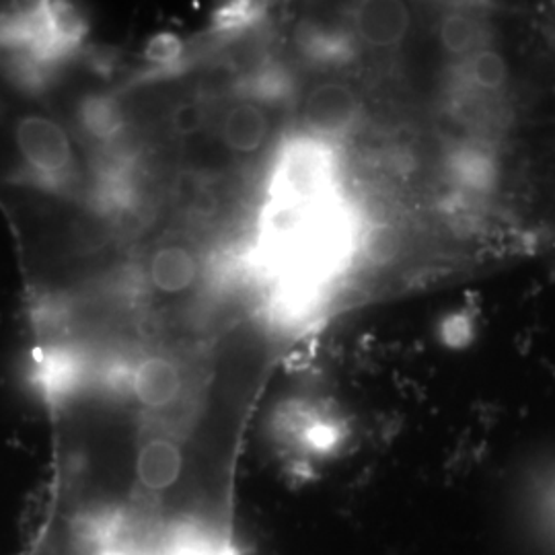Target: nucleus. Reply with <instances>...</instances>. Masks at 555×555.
<instances>
[{
    "instance_id": "obj_1",
    "label": "nucleus",
    "mask_w": 555,
    "mask_h": 555,
    "mask_svg": "<svg viewBox=\"0 0 555 555\" xmlns=\"http://www.w3.org/2000/svg\"><path fill=\"white\" fill-rule=\"evenodd\" d=\"M15 142L25 173L36 185L66 190L75 179L73 144L59 121L41 116L20 119Z\"/></svg>"
},
{
    "instance_id": "obj_2",
    "label": "nucleus",
    "mask_w": 555,
    "mask_h": 555,
    "mask_svg": "<svg viewBox=\"0 0 555 555\" xmlns=\"http://www.w3.org/2000/svg\"><path fill=\"white\" fill-rule=\"evenodd\" d=\"M358 112L357 93L341 82H321L305 100V119L309 128L325 137L348 132L357 121Z\"/></svg>"
},
{
    "instance_id": "obj_3",
    "label": "nucleus",
    "mask_w": 555,
    "mask_h": 555,
    "mask_svg": "<svg viewBox=\"0 0 555 555\" xmlns=\"http://www.w3.org/2000/svg\"><path fill=\"white\" fill-rule=\"evenodd\" d=\"M352 23L360 40L377 48H391L410 34L412 15L399 2H366L354 11Z\"/></svg>"
},
{
    "instance_id": "obj_4",
    "label": "nucleus",
    "mask_w": 555,
    "mask_h": 555,
    "mask_svg": "<svg viewBox=\"0 0 555 555\" xmlns=\"http://www.w3.org/2000/svg\"><path fill=\"white\" fill-rule=\"evenodd\" d=\"M132 391L140 403L160 410L171 405L181 391L179 369L167 358L153 357L142 360L132 371Z\"/></svg>"
},
{
    "instance_id": "obj_5",
    "label": "nucleus",
    "mask_w": 555,
    "mask_h": 555,
    "mask_svg": "<svg viewBox=\"0 0 555 555\" xmlns=\"http://www.w3.org/2000/svg\"><path fill=\"white\" fill-rule=\"evenodd\" d=\"M268 116L254 103L233 105L220 124V134L224 144L241 155L256 153L268 137Z\"/></svg>"
},
{
    "instance_id": "obj_6",
    "label": "nucleus",
    "mask_w": 555,
    "mask_h": 555,
    "mask_svg": "<svg viewBox=\"0 0 555 555\" xmlns=\"http://www.w3.org/2000/svg\"><path fill=\"white\" fill-rule=\"evenodd\" d=\"M140 481L149 490H167L178 481L181 474V451L176 442L155 438L146 442L140 451L137 463Z\"/></svg>"
},
{
    "instance_id": "obj_7",
    "label": "nucleus",
    "mask_w": 555,
    "mask_h": 555,
    "mask_svg": "<svg viewBox=\"0 0 555 555\" xmlns=\"http://www.w3.org/2000/svg\"><path fill=\"white\" fill-rule=\"evenodd\" d=\"M80 375V357L66 346H48L36 357V378L48 396H64Z\"/></svg>"
},
{
    "instance_id": "obj_8",
    "label": "nucleus",
    "mask_w": 555,
    "mask_h": 555,
    "mask_svg": "<svg viewBox=\"0 0 555 555\" xmlns=\"http://www.w3.org/2000/svg\"><path fill=\"white\" fill-rule=\"evenodd\" d=\"M467 73L477 89L492 95H502L511 91L515 82L513 60L504 50L492 46H481L476 54L469 56Z\"/></svg>"
},
{
    "instance_id": "obj_9",
    "label": "nucleus",
    "mask_w": 555,
    "mask_h": 555,
    "mask_svg": "<svg viewBox=\"0 0 555 555\" xmlns=\"http://www.w3.org/2000/svg\"><path fill=\"white\" fill-rule=\"evenodd\" d=\"M198 274V263L185 247H163L151 261V280L163 293H181L190 288Z\"/></svg>"
},
{
    "instance_id": "obj_10",
    "label": "nucleus",
    "mask_w": 555,
    "mask_h": 555,
    "mask_svg": "<svg viewBox=\"0 0 555 555\" xmlns=\"http://www.w3.org/2000/svg\"><path fill=\"white\" fill-rule=\"evenodd\" d=\"M80 124L93 140L114 144L124 128V119L114 98H91L80 107Z\"/></svg>"
},
{
    "instance_id": "obj_11",
    "label": "nucleus",
    "mask_w": 555,
    "mask_h": 555,
    "mask_svg": "<svg viewBox=\"0 0 555 555\" xmlns=\"http://www.w3.org/2000/svg\"><path fill=\"white\" fill-rule=\"evenodd\" d=\"M481 25L467 15L453 13L440 23V41L455 56H472L481 46Z\"/></svg>"
},
{
    "instance_id": "obj_12",
    "label": "nucleus",
    "mask_w": 555,
    "mask_h": 555,
    "mask_svg": "<svg viewBox=\"0 0 555 555\" xmlns=\"http://www.w3.org/2000/svg\"><path fill=\"white\" fill-rule=\"evenodd\" d=\"M323 178H325V167L321 159H318V155L291 157L284 167V181L288 183L291 192H297L298 196L313 194Z\"/></svg>"
},
{
    "instance_id": "obj_13",
    "label": "nucleus",
    "mask_w": 555,
    "mask_h": 555,
    "mask_svg": "<svg viewBox=\"0 0 555 555\" xmlns=\"http://www.w3.org/2000/svg\"><path fill=\"white\" fill-rule=\"evenodd\" d=\"M204 126V109L198 103H179L171 114V128L179 137H194Z\"/></svg>"
},
{
    "instance_id": "obj_14",
    "label": "nucleus",
    "mask_w": 555,
    "mask_h": 555,
    "mask_svg": "<svg viewBox=\"0 0 555 555\" xmlns=\"http://www.w3.org/2000/svg\"><path fill=\"white\" fill-rule=\"evenodd\" d=\"M179 56H181V43L173 36H159L151 40L146 48V59L157 64L159 68L171 66L173 62H178Z\"/></svg>"
},
{
    "instance_id": "obj_15",
    "label": "nucleus",
    "mask_w": 555,
    "mask_h": 555,
    "mask_svg": "<svg viewBox=\"0 0 555 555\" xmlns=\"http://www.w3.org/2000/svg\"><path fill=\"white\" fill-rule=\"evenodd\" d=\"M249 9H247V4H233V7H227V9H222L219 13V25L220 27H227V29H231V27H237V25H243L247 17H249Z\"/></svg>"
},
{
    "instance_id": "obj_16",
    "label": "nucleus",
    "mask_w": 555,
    "mask_h": 555,
    "mask_svg": "<svg viewBox=\"0 0 555 555\" xmlns=\"http://www.w3.org/2000/svg\"><path fill=\"white\" fill-rule=\"evenodd\" d=\"M183 555H198V554H192V552H188V554H183Z\"/></svg>"
}]
</instances>
